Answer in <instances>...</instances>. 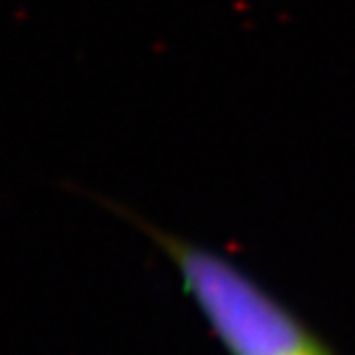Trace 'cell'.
Listing matches in <instances>:
<instances>
[{
  "label": "cell",
  "mask_w": 355,
  "mask_h": 355,
  "mask_svg": "<svg viewBox=\"0 0 355 355\" xmlns=\"http://www.w3.org/2000/svg\"><path fill=\"white\" fill-rule=\"evenodd\" d=\"M173 263L180 285L227 355H336L246 270L193 240L133 216Z\"/></svg>",
  "instance_id": "6da1fadb"
}]
</instances>
